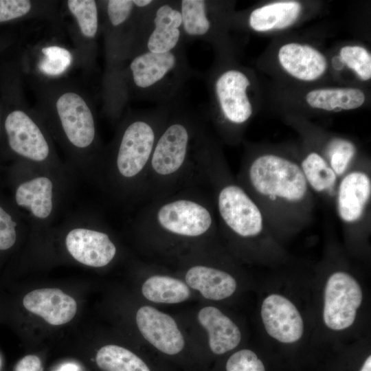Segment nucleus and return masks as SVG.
Instances as JSON below:
<instances>
[{
    "label": "nucleus",
    "instance_id": "423d86ee",
    "mask_svg": "<svg viewBox=\"0 0 371 371\" xmlns=\"http://www.w3.org/2000/svg\"><path fill=\"white\" fill-rule=\"evenodd\" d=\"M199 133L186 120L164 123L153 151L142 197L149 201L167 196L194 179V148Z\"/></svg>",
    "mask_w": 371,
    "mask_h": 371
},
{
    "label": "nucleus",
    "instance_id": "dca6fc26",
    "mask_svg": "<svg viewBox=\"0 0 371 371\" xmlns=\"http://www.w3.org/2000/svg\"><path fill=\"white\" fill-rule=\"evenodd\" d=\"M187 285L199 291L206 299L223 300L236 291L237 281L227 271L205 264H196L186 271Z\"/></svg>",
    "mask_w": 371,
    "mask_h": 371
},
{
    "label": "nucleus",
    "instance_id": "f704fd0d",
    "mask_svg": "<svg viewBox=\"0 0 371 371\" xmlns=\"http://www.w3.org/2000/svg\"><path fill=\"white\" fill-rule=\"evenodd\" d=\"M79 368L78 365L74 363L69 362L62 364L55 371H78Z\"/></svg>",
    "mask_w": 371,
    "mask_h": 371
},
{
    "label": "nucleus",
    "instance_id": "2eb2a0df",
    "mask_svg": "<svg viewBox=\"0 0 371 371\" xmlns=\"http://www.w3.org/2000/svg\"><path fill=\"white\" fill-rule=\"evenodd\" d=\"M28 311L54 326L71 321L77 311L76 300L59 289L45 288L32 291L23 299Z\"/></svg>",
    "mask_w": 371,
    "mask_h": 371
},
{
    "label": "nucleus",
    "instance_id": "6ab92c4d",
    "mask_svg": "<svg viewBox=\"0 0 371 371\" xmlns=\"http://www.w3.org/2000/svg\"><path fill=\"white\" fill-rule=\"evenodd\" d=\"M30 60V76L46 80L65 78L76 66L73 49L51 41L38 46Z\"/></svg>",
    "mask_w": 371,
    "mask_h": 371
},
{
    "label": "nucleus",
    "instance_id": "f03ea898",
    "mask_svg": "<svg viewBox=\"0 0 371 371\" xmlns=\"http://www.w3.org/2000/svg\"><path fill=\"white\" fill-rule=\"evenodd\" d=\"M193 159L195 175L212 195L218 229L228 238L255 249L262 259L282 254L262 211L202 133L195 143Z\"/></svg>",
    "mask_w": 371,
    "mask_h": 371
},
{
    "label": "nucleus",
    "instance_id": "b1692460",
    "mask_svg": "<svg viewBox=\"0 0 371 371\" xmlns=\"http://www.w3.org/2000/svg\"><path fill=\"white\" fill-rule=\"evenodd\" d=\"M302 5L297 1H278L252 11L249 23L257 32L281 30L291 25L298 18Z\"/></svg>",
    "mask_w": 371,
    "mask_h": 371
},
{
    "label": "nucleus",
    "instance_id": "f8f14e48",
    "mask_svg": "<svg viewBox=\"0 0 371 371\" xmlns=\"http://www.w3.org/2000/svg\"><path fill=\"white\" fill-rule=\"evenodd\" d=\"M65 242L72 258L88 267H105L117 253V247L109 234L98 229L74 227L68 232Z\"/></svg>",
    "mask_w": 371,
    "mask_h": 371
},
{
    "label": "nucleus",
    "instance_id": "f3484780",
    "mask_svg": "<svg viewBox=\"0 0 371 371\" xmlns=\"http://www.w3.org/2000/svg\"><path fill=\"white\" fill-rule=\"evenodd\" d=\"M278 60L290 75L304 81L319 78L326 71V58L316 49L307 45L290 43L282 45Z\"/></svg>",
    "mask_w": 371,
    "mask_h": 371
},
{
    "label": "nucleus",
    "instance_id": "4be33fe9",
    "mask_svg": "<svg viewBox=\"0 0 371 371\" xmlns=\"http://www.w3.org/2000/svg\"><path fill=\"white\" fill-rule=\"evenodd\" d=\"M153 23L154 27L146 44L148 52H172L181 37L182 21L180 10L169 4H163L156 10Z\"/></svg>",
    "mask_w": 371,
    "mask_h": 371
},
{
    "label": "nucleus",
    "instance_id": "393cba45",
    "mask_svg": "<svg viewBox=\"0 0 371 371\" xmlns=\"http://www.w3.org/2000/svg\"><path fill=\"white\" fill-rule=\"evenodd\" d=\"M16 19L45 20L58 23L60 12L56 1L0 0V23Z\"/></svg>",
    "mask_w": 371,
    "mask_h": 371
},
{
    "label": "nucleus",
    "instance_id": "473e14b6",
    "mask_svg": "<svg viewBox=\"0 0 371 371\" xmlns=\"http://www.w3.org/2000/svg\"><path fill=\"white\" fill-rule=\"evenodd\" d=\"M16 227L12 216L0 206V251L8 250L15 244Z\"/></svg>",
    "mask_w": 371,
    "mask_h": 371
},
{
    "label": "nucleus",
    "instance_id": "a211bd4d",
    "mask_svg": "<svg viewBox=\"0 0 371 371\" xmlns=\"http://www.w3.org/2000/svg\"><path fill=\"white\" fill-rule=\"evenodd\" d=\"M54 183L46 175H37L19 185L15 192L16 204L37 221H46L54 208Z\"/></svg>",
    "mask_w": 371,
    "mask_h": 371
},
{
    "label": "nucleus",
    "instance_id": "c85d7f7f",
    "mask_svg": "<svg viewBox=\"0 0 371 371\" xmlns=\"http://www.w3.org/2000/svg\"><path fill=\"white\" fill-rule=\"evenodd\" d=\"M339 179L357 162V148L350 140L334 137L327 140L319 152Z\"/></svg>",
    "mask_w": 371,
    "mask_h": 371
},
{
    "label": "nucleus",
    "instance_id": "cd10ccee",
    "mask_svg": "<svg viewBox=\"0 0 371 371\" xmlns=\"http://www.w3.org/2000/svg\"><path fill=\"white\" fill-rule=\"evenodd\" d=\"M96 363L103 371H150L131 350L117 345H106L97 352Z\"/></svg>",
    "mask_w": 371,
    "mask_h": 371
},
{
    "label": "nucleus",
    "instance_id": "f257e3e1",
    "mask_svg": "<svg viewBox=\"0 0 371 371\" xmlns=\"http://www.w3.org/2000/svg\"><path fill=\"white\" fill-rule=\"evenodd\" d=\"M236 179L256 203L277 240L311 223L315 195L298 160L271 152L251 155Z\"/></svg>",
    "mask_w": 371,
    "mask_h": 371
},
{
    "label": "nucleus",
    "instance_id": "412c9836",
    "mask_svg": "<svg viewBox=\"0 0 371 371\" xmlns=\"http://www.w3.org/2000/svg\"><path fill=\"white\" fill-rule=\"evenodd\" d=\"M176 65L177 57L172 52L153 53L147 51L131 59L126 74L136 87L144 89L162 80Z\"/></svg>",
    "mask_w": 371,
    "mask_h": 371
},
{
    "label": "nucleus",
    "instance_id": "a878e982",
    "mask_svg": "<svg viewBox=\"0 0 371 371\" xmlns=\"http://www.w3.org/2000/svg\"><path fill=\"white\" fill-rule=\"evenodd\" d=\"M363 91L357 88H333L312 90L306 96L309 106L327 111L352 110L365 102Z\"/></svg>",
    "mask_w": 371,
    "mask_h": 371
},
{
    "label": "nucleus",
    "instance_id": "72a5a7b5",
    "mask_svg": "<svg viewBox=\"0 0 371 371\" xmlns=\"http://www.w3.org/2000/svg\"><path fill=\"white\" fill-rule=\"evenodd\" d=\"M14 371H43L41 361L36 355H26L18 361Z\"/></svg>",
    "mask_w": 371,
    "mask_h": 371
},
{
    "label": "nucleus",
    "instance_id": "4c0bfd02",
    "mask_svg": "<svg viewBox=\"0 0 371 371\" xmlns=\"http://www.w3.org/2000/svg\"><path fill=\"white\" fill-rule=\"evenodd\" d=\"M333 65L336 69H341L344 65L341 61L339 57H335L333 60Z\"/></svg>",
    "mask_w": 371,
    "mask_h": 371
},
{
    "label": "nucleus",
    "instance_id": "ddd939ff",
    "mask_svg": "<svg viewBox=\"0 0 371 371\" xmlns=\"http://www.w3.org/2000/svg\"><path fill=\"white\" fill-rule=\"evenodd\" d=\"M250 81L237 69L223 72L216 80L215 92L224 119L230 124H245L252 115V106L247 94Z\"/></svg>",
    "mask_w": 371,
    "mask_h": 371
},
{
    "label": "nucleus",
    "instance_id": "c756f323",
    "mask_svg": "<svg viewBox=\"0 0 371 371\" xmlns=\"http://www.w3.org/2000/svg\"><path fill=\"white\" fill-rule=\"evenodd\" d=\"M182 28L190 36H204L210 30L206 2L202 0H183L180 10Z\"/></svg>",
    "mask_w": 371,
    "mask_h": 371
},
{
    "label": "nucleus",
    "instance_id": "0eeeda50",
    "mask_svg": "<svg viewBox=\"0 0 371 371\" xmlns=\"http://www.w3.org/2000/svg\"><path fill=\"white\" fill-rule=\"evenodd\" d=\"M320 317L324 328L331 333L341 334L357 322L364 302L363 286L344 266L328 269L322 290Z\"/></svg>",
    "mask_w": 371,
    "mask_h": 371
},
{
    "label": "nucleus",
    "instance_id": "1a4fd4ad",
    "mask_svg": "<svg viewBox=\"0 0 371 371\" xmlns=\"http://www.w3.org/2000/svg\"><path fill=\"white\" fill-rule=\"evenodd\" d=\"M4 128L12 150L31 164L56 159L53 139L34 107L22 102L6 115Z\"/></svg>",
    "mask_w": 371,
    "mask_h": 371
},
{
    "label": "nucleus",
    "instance_id": "7ed1b4c3",
    "mask_svg": "<svg viewBox=\"0 0 371 371\" xmlns=\"http://www.w3.org/2000/svg\"><path fill=\"white\" fill-rule=\"evenodd\" d=\"M36 101L34 109L52 139L73 159L100 164L101 146L93 99L79 82L67 77L30 78Z\"/></svg>",
    "mask_w": 371,
    "mask_h": 371
},
{
    "label": "nucleus",
    "instance_id": "e433bc0d",
    "mask_svg": "<svg viewBox=\"0 0 371 371\" xmlns=\"http://www.w3.org/2000/svg\"><path fill=\"white\" fill-rule=\"evenodd\" d=\"M133 3L137 8H145L153 3L151 0H133Z\"/></svg>",
    "mask_w": 371,
    "mask_h": 371
},
{
    "label": "nucleus",
    "instance_id": "c9c22d12",
    "mask_svg": "<svg viewBox=\"0 0 371 371\" xmlns=\"http://www.w3.org/2000/svg\"><path fill=\"white\" fill-rule=\"evenodd\" d=\"M359 371H371V356L369 355L364 360Z\"/></svg>",
    "mask_w": 371,
    "mask_h": 371
},
{
    "label": "nucleus",
    "instance_id": "aec40b11",
    "mask_svg": "<svg viewBox=\"0 0 371 371\" xmlns=\"http://www.w3.org/2000/svg\"><path fill=\"white\" fill-rule=\"evenodd\" d=\"M197 318L207 332L209 346L213 353L223 355L240 343L242 333L239 327L218 308L205 306L199 311Z\"/></svg>",
    "mask_w": 371,
    "mask_h": 371
},
{
    "label": "nucleus",
    "instance_id": "5701e85b",
    "mask_svg": "<svg viewBox=\"0 0 371 371\" xmlns=\"http://www.w3.org/2000/svg\"><path fill=\"white\" fill-rule=\"evenodd\" d=\"M298 161L314 195L333 203L339 179L324 156L319 151L311 150Z\"/></svg>",
    "mask_w": 371,
    "mask_h": 371
},
{
    "label": "nucleus",
    "instance_id": "6e6552de",
    "mask_svg": "<svg viewBox=\"0 0 371 371\" xmlns=\"http://www.w3.org/2000/svg\"><path fill=\"white\" fill-rule=\"evenodd\" d=\"M333 204L346 239L363 243L370 232L371 169L357 162L339 181Z\"/></svg>",
    "mask_w": 371,
    "mask_h": 371
},
{
    "label": "nucleus",
    "instance_id": "bb28decb",
    "mask_svg": "<svg viewBox=\"0 0 371 371\" xmlns=\"http://www.w3.org/2000/svg\"><path fill=\"white\" fill-rule=\"evenodd\" d=\"M142 293L148 300L155 303L176 304L190 296L188 285L179 279L165 275H153L142 284Z\"/></svg>",
    "mask_w": 371,
    "mask_h": 371
},
{
    "label": "nucleus",
    "instance_id": "2f4dec72",
    "mask_svg": "<svg viewBox=\"0 0 371 371\" xmlns=\"http://www.w3.org/2000/svg\"><path fill=\"white\" fill-rule=\"evenodd\" d=\"M226 371H266L265 365L257 354L249 349H241L227 359Z\"/></svg>",
    "mask_w": 371,
    "mask_h": 371
},
{
    "label": "nucleus",
    "instance_id": "9b49d317",
    "mask_svg": "<svg viewBox=\"0 0 371 371\" xmlns=\"http://www.w3.org/2000/svg\"><path fill=\"white\" fill-rule=\"evenodd\" d=\"M262 328L270 339L283 345L302 341L306 323L300 307L287 295L271 291L262 298L260 306Z\"/></svg>",
    "mask_w": 371,
    "mask_h": 371
},
{
    "label": "nucleus",
    "instance_id": "39448f33",
    "mask_svg": "<svg viewBox=\"0 0 371 371\" xmlns=\"http://www.w3.org/2000/svg\"><path fill=\"white\" fill-rule=\"evenodd\" d=\"M164 123L135 116L122 122L100 164L107 186L117 197H142L153 151Z\"/></svg>",
    "mask_w": 371,
    "mask_h": 371
},
{
    "label": "nucleus",
    "instance_id": "4468645a",
    "mask_svg": "<svg viewBox=\"0 0 371 371\" xmlns=\"http://www.w3.org/2000/svg\"><path fill=\"white\" fill-rule=\"evenodd\" d=\"M136 324L144 339L159 351L173 355L184 348L183 336L169 315L144 306L137 311Z\"/></svg>",
    "mask_w": 371,
    "mask_h": 371
},
{
    "label": "nucleus",
    "instance_id": "9d476101",
    "mask_svg": "<svg viewBox=\"0 0 371 371\" xmlns=\"http://www.w3.org/2000/svg\"><path fill=\"white\" fill-rule=\"evenodd\" d=\"M63 5L69 19L68 31L74 45L76 67L89 74L95 62L100 30L99 3L94 0H67Z\"/></svg>",
    "mask_w": 371,
    "mask_h": 371
},
{
    "label": "nucleus",
    "instance_id": "20e7f679",
    "mask_svg": "<svg viewBox=\"0 0 371 371\" xmlns=\"http://www.w3.org/2000/svg\"><path fill=\"white\" fill-rule=\"evenodd\" d=\"M134 225L146 235L179 240L202 239L218 230L212 195L195 181L149 201Z\"/></svg>",
    "mask_w": 371,
    "mask_h": 371
},
{
    "label": "nucleus",
    "instance_id": "7c9ffc66",
    "mask_svg": "<svg viewBox=\"0 0 371 371\" xmlns=\"http://www.w3.org/2000/svg\"><path fill=\"white\" fill-rule=\"evenodd\" d=\"M339 58L363 80L371 78V56L361 46H345L340 49Z\"/></svg>",
    "mask_w": 371,
    "mask_h": 371
}]
</instances>
